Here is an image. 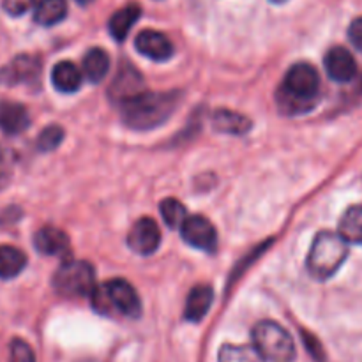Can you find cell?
<instances>
[{
    "mask_svg": "<svg viewBox=\"0 0 362 362\" xmlns=\"http://www.w3.org/2000/svg\"><path fill=\"white\" fill-rule=\"evenodd\" d=\"M318 99H320V74L306 62L290 67L276 92L278 108L285 115L308 113L318 105Z\"/></svg>",
    "mask_w": 362,
    "mask_h": 362,
    "instance_id": "1",
    "label": "cell"
},
{
    "mask_svg": "<svg viewBox=\"0 0 362 362\" xmlns=\"http://www.w3.org/2000/svg\"><path fill=\"white\" fill-rule=\"evenodd\" d=\"M179 101V92H141L120 105L122 119L133 129H152L172 117Z\"/></svg>",
    "mask_w": 362,
    "mask_h": 362,
    "instance_id": "2",
    "label": "cell"
},
{
    "mask_svg": "<svg viewBox=\"0 0 362 362\" xmlns=\"http://www.w3.org/2000/svg\"><path fill=\"white\" fill-rule=\"evenodd\" d=\"M349 257V246L339 233L320 232L311 244L308 255V272L318 281H325L338 272Z\"/></svg>",
    "mask_w": 362,
    "mask_h": 362,
    "instance_id": "3",
    "label": "cell"
},
{
    "mask_svg": "<svg viewBox=\"0 0 362 362\" xmlns=\"http://www.w3.org/2000/svg\"><path fill=\"white\" fill-rule=\"evenodd\" d=\"M253 346L264 362H293L296 345L285 327L272 320L258 322L251 331Z\"/></svg>",
    "mask_w": 362,
    "mask_h": 362,
    "instance_id": "4",
    "label": "cell"
},
{
    "mask_svg": "<svg viewBox=\"0 0 362 362\" xmlns=\"http://www.w3.org/2000/svg\"><path fill=\"white\" fill-rule=\"evenodd\" d=\"M95 311L113 310L129 318H138L141 313V303L136 290L126 279H112L106 285L98 286L92 296Z\"/></svg>",
    "mask_w": 362,
    "mask_h": 362,
    "instance_id": "5",
    "label": "cell"
},
{
    "mask_svg": "<svg viewBox=\"0 0 362 362\" xmlns=\"http://www.w3.org/2000/svg\"><path fill=\"white\" fill-rule=\"evenodd\" d=\"M53 288L62 297H92L95 288V272L88 262L67 260L53 274Z\"/></svg>",
    "mask_w": 362,
    "mask_h": 362,
    "instance_id": "6",
    "label": "cell"
},
{
    "mask_svg": "<svg viewBox=\"0 0 362 362\" xmlns=\"http://www.w3.org/2000/svg\"><path fill=\"white\" fill-rule=\"evenodd\" d=\"M180 235L189 246L205 253H214L218 247V232L204 216H187L184 225L180 226Z\"/></svg>",
    "mask_w": 362,
    "mask_h": 362,
    "instance_id": "7",
    "label": "cell"
},
{
    "mask_svg": "<svg viewBox=\"0 0 362 362\" xmlns=\"http://www.w3.org/2000/svg\"><path fill=\"white\" fill-rule=\"evenodd\" d=\"M127 244L138 255H152L161 244V230L158 223L151 218H141L131 228Z\"/></svg>",
    "mask_w": 362,
    "mask_h": 362,
    "instance_id": "8",
    "label": "cell"
},
{
    "mask_svg": "<svg viewBox=\"0 0 362 362\" xmlns=\"http://www.w3.org/2000/svg\"><path fill=\"white\" fill-rule=\"evenodd\" d=\"M110 98L113 101L124 105L129 99L136 98L138 94H141L144 90V76L134 69L131 64L122 66L119 69V73L113 78L112 85H110Z\"/></svg>",
    "mask_w": 362,
    "mask_h": 362,
    "instance_id": "9",
    "label": "cell"
},
{
    "mask_svg": "<svg viewBox=\"0 0 362 362\" xmlns=\"http://www.w3.org/2000/svg\"><path fill=\"white\" fill-rule=\"evenodd\" d=\"M41 73V60L32 55H20L7 67L0 69V83L18 85L32 83Z\"/></svg>",
    "mask_w": 362,
    "mask_h": 362,
    "instance_id": "10",
    "label": "cell"
},
{
    "mask_svg": "<svg viewBox=\"0 0 362 362\" xmlns=\"http://www.w3.org/2000/svg\"><path fill=\"white\" fill-rule=\"evenodd\" d=\"M325 71L338 83H349L357 76V62L352 53L343 46H334L325 55Z\"/></svg>",
    "mask_w": 362,
    "mask_h": 362,
    "instance_id": "11",
    "label": "cell"
},
{
    "mask_svg": "<svg viewBox=\"0 0 362 362\" xmlns=\"http://www.w3.org/2000/svg\"><path fill=\"white\" fill-rule=\"evenodd\" d=\"M138 52L144 57L152 60H168L173 55V45L165 34L158 30H141L136 35V41H134Z\"/></svg>",
    "mask_w": 362,
    "mask_h": 362,
    "instance_id": "12",
    "label": "cell"
},
{
    "mask_svg": "<svg viewBox=\"0 0 362 362\" xmlns=\"http://www.w3.org/2000/svg\"><path fill=\"white\" fill-rule=\"evenodd\" d=\"M34 247L45 257H66L71 250L69 237L55 226H42L34 235Z\"/></svg>",
    "mask_w": 362,
    "mask_h": 362,
    "instance_id": "13",
    "label": "cell"
},
{
    "mask_svg": "<svg viewBox=\"0 0 362 362\" xmlns=\"http://www.w3.org/2000/svg\"><path fill=\"white\" fill-rule=\"evenodd\" d=\"M30 126V115L20 103L0 101V131L6 134H20Z\"/></svg>",
    "mask_w": 362,
    "mask_h": 362,
    "instance_id": "14",
    "label": "cell"
},
{
    "mask_svg": "<svg viewBox=\"0 0 362 362\" xmlns=\"http://www.w3.org/2000/svg\"><path fill=\"white\" fill-rule=\"evenodd\" d=\"M212 300H214V292L211 285H197L191 288L189 296L186 299V310H184V318L189 322H200L211 310Z\"/></svg>",
    "mask_w": 362,
    "mask_h": 362,
    "instance_id": "15",
    "label": "cell"
},
{
    "mask_svg": "<svg viewBox=\"0 0 362 362\" xmlns=\"http://www.w3.org/2000/svg\"><path fill=\"white\" fill-rule=\"evenodd\" d=\"M81 80H83L81 71L73 62H69V60H62L52 71L53 87L59 92H64V94H73V92H76L81 87Z\"/></svg>",
    "mask_w": 362,
    "mask_h": 362,
    "instance_id": "16",
    "label": "cell"
},
{
    "mask_svg": "<svg viewBox=\"0 0 362 362\" xmlns=\"http://www.w3.org/2000/svg\"><path fill=\"white\" fill-rule=\"evenodd\" d=\"M212 126L219 133L246 134L253 124L243 113L232 112V110H216L212 115Z\"/></svg>",
    "mask_w": 362,
    "mask_h": 362,
    "instance_id": "17",
    "label": "cell"
},
{
    "mask_svg": "<svg viewBox=\"0 0 362 362\" xmlns=\"http://www.w3.org/2000/svg\"><path fill=\"white\" fill-rule=\"evenodd\" d=\"M140 16H141V7L136 6V4H129V6L122 7V9H119L112 18H110L108 21L110 34H112L117 41H124Z\"/></svg>",
    "mask_w": 362,
    "mask_h": 362,
    "instance_id": "18",
    "label": "cell"
},
{
    "mask_svg": "<svg viewBox=\"0 0 362 362\" xmlns=\"http://www.w3.org/2000/svg\"><path fill=\"white\" fill-rule=\"evenodd\" d=\"M67 16L66 0H39L34 7V21L42 27H53Z\"/></svg>",
    "mask_w": 362,
    "mask_h": 362,
    "instance_id": "19",
    "label": "cell"
},
{
    "mask_svg": "<svg viewBox=\"0 0 362 362\" xmlns=\"http://www.w3.org/2000/svg\"><path fill=\"white\" fill-rule=\"evenodd\" d=\"M110 71V57L103 48H92L83 57V76L92 83H99Z\"/></svg>",
    "mask_w": 362,
    "mask_h": 362,
    "instance_id": "20",
    "label": "cell"
},
{
    "mask_svg": "<svg viewBox=\"0 0 362 362\" xmlns=\"http://www.w3.org/2000/svg\"><path fill=\"white\" fill-rule=\"evenodd\" d=\"M27 265V257L21 250L2 244L0 246V279H13Z\"/></svg>",
    "mask_w": 362,
    "mask_h": 362,
    "instance_id": "21",
    "label": "cell"
},
{
    "mask_svg": "<svg viewBox=\"0 0 362 362\" xmlns=\"http://www.w3.org/2000/svg\"><path fill=\"white\" fill-rule=\"evenodd\" d=\"M339 235L346 244H362V205L346 209L339 219Z\"/></svg>",
    "mask_w": 362,
    "mask_h": 362,
    "instance_id": "22",
    "label": "cell"
},
{
    "mask_svg": "<svg viewBox=\"0 0 362 362\" xmlns=\"http://www.w3.org/2000/svg\"><path fill=\"white\" fill-rule=\"evenodd\" d=\"M218 362H264L255 346L225 345L221 346Z\"/></svg>",
    "mask_w": 362,
    "mask_h": 362,
    "instance_id": "23",
    "label": "cell"
},
{
    "mask_svg": "<svg viewBox=\"0 0 362 362\" xmlns=\"http://www.w3.org/2000/svg\"><path fill=\"white\" fill-rule=\"evenodd\" d=\"M159 209H161L163 219H165V223L170 228H179L187 219L186 207L179 200H175V198H166V200H163Z\"/></svg>",
    "mask_w": 362,
    "mask_h": 362,
    "instance_id": "24",
    "label": "cell"
},
{
    "mask_svg": "<svg viewBox=\"0 0 362 362\" xmlns=\"http://www.w3.org/2000/svg\"><path fill=\"white\" fill-rule=\"evenodd\" d=\"M64 140V129L57 124H52V126L45 127L41 131V134L37 136V148L41 152H52L62 144Z\"/></svg>",
    "mask_w": 362,
    "mask_h": 362,
    "instance_id": "25",
    "label": "cell"
},
{
    "mask_svg": "<svg viewBox=\"0 0 362 362\" xmlns=\"http://www.w3.org/2000/svg\"><path fill=\"white\" fill-rule=\"evenodd\" d=\"M9 362H35L34 350L23 339H13L9 345Z\"/></svg>",
    "mask_w": 362,
    "mask_h": 362,
    "instance_id": "26",
    "label": "cell"
},
{
    "mask_svg": "<svg viewBox=\"0 0 362 362\" xmlns=\"http://www.w3.org/2000/svg\"><path fill=\"white\" fill-rule=\"evenodd\" d=\"M32 4H34V0H2L4 9L11 16H21V14H25L30 9Z\"/></svg>",
    "mask_w": 362,
    "mask_h": 362,
    "instance_id": "27",
    "label": "cell"
},
{
    "mask_svg": "<svg viewBox=\"0 0 362 362\" xmlns=\"http://www.w3.org/2000/svg\"><path fill=\"white\" fill-rule=\"evenodd\" d=\"M349 39L359 52H362V16L354 20L349 27Z\"/></svg>",
    "mask_w": 362,
    "mask_h": 362,
    "instance_id": "28",
    "label": "cell"
},
{
    "mask_svg": "<svg viewBox=\"0 0 362 362\" xmlns=\"http://www.w3.org/2000/svg\"><path fill=\"white\" fill-rule=\"evenodd\" d=\"M304 343H306V346H308V350H310L311 352V356L315 357V359L317 361H324V352H322V346L318 345V341L317 339H315V336H311V334H308V332H304Z\"/></svg>",
    "mask_w": 362,
    "mask_h": 362,
    "instance_id": "29",
    "label": "cell"
},
{
    "mask_svg": "<svg viewBox=\"0 0 362 362\" xmlns=\"http://www.w3.org/2000/svg\"><path fill=\"white\" fill-rule=\"evenodd\" d=\"M74 2H78L80 6H88V4H92L94 0H74Z\"/></svg>",
    "mask_w": 362,
    "mask_h": 362,
    "instance_id": "30",
    "label": "cell"
},
{
    "mask_svg": "<svg viewBox=\"0 0 362 362\" xmlns=\"http://www.w3.org/2000/svg\"><path fill=\"white\" fill-rule=\"evenodd\" d=\"M271 2H274V4H281V2H286V0H271Z\"/></svg>",
    "mask_w": 362,
    "mask_h": 362,
    "instance_id": "31",
    "label": "cell"
},
{
    "mask_svg": "<svg viewBox=\"0 0 362 362\" xmlns=\"http://www.w3.org/2000/svg\"><path fill=\"white\" fill-rule=\"evenodd\" d=\"M0 163H2V151H0Z\"/></svg>",
    "mask_w": 362,
    "mask_h": 362,
    "instance_id": "32",
    "label": "cell"
}]
</instances>
